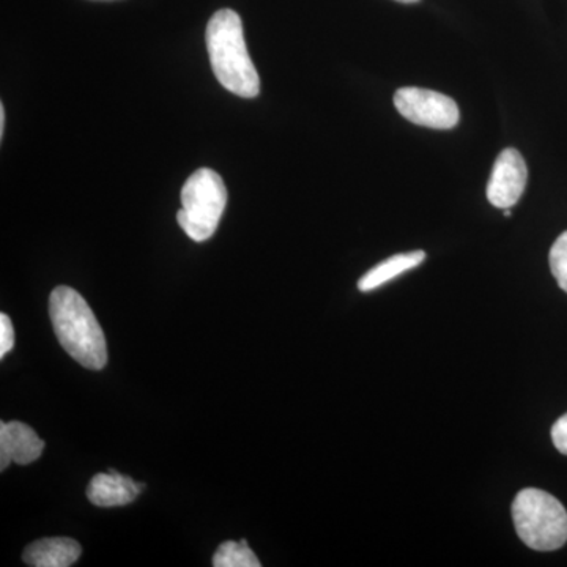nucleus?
Wrapping results in <instances>:
<instances>
[{"label": "nucleus", "mask_w": 567, "mask_h": 567, "mask_svg": "<svg viewBox=\"0 0 567 567\" xmlns=\"http://www.w3.org/2000/svg\"><path fill=\"white\" fill-rule=\"evenodd\" d=\"M208 58L216 80L227 91L244 99H256L260 93V78L246 48L244 22L237 11H216L208 21Z\"/></svg>", "instance_id": "nucleus-1"}, {"label": "nucleus", "mask_w": 567, "mask_h": 567, "mask_svg": "<svg viewBox=\"0 0 567 567\" xmlns=\"http://www.w3.org/2000/svg\"><path fill=\"white\" fill-rule=\"evenodd\" d=\"M50 317L66 353L84 368L102 371L107 363L106 339L87 301L71 287H58L50 297Z\"/></svg>", "instance_id": "nucleus-2"}, {"label": "nucleus", "mask_w": 567, "mask_h": 567, "mask_svg": "<svg viewBox=\"0 0 567 567\" xmlns=\"http://www.w3.org/2000/svg\"><path fill=\"white\" fill-rule=\"evenodd\" d=\"M513 518L522 543L533 550L554 551L567 543V511L554 495L524 488L513 503Z\"/></svg>", "instance_id": "nucleus-3"}, {"label": "nucleus", "mask_w": 567, "mask_h": 567, "mask_svg": "<svg viewBox=\"0 0 567 567\" xmlns=\"http://www.w3.org/2000/svg\"><path fill=\"white\" fill-rule=\"evenodd\" d=\"M226 204L227 189L221 175L203 167L183 185L177 221L192 240L203 244L218 229Z\"/></svg>", "instance_id": "nucleus-4"}, {"label": "nucleus", "mask_w": 567, "mask_h": 567, "mask_svg": "<svg viewBox=\"0 0 567 567\" xmlns=\"http://www.w3.org/2000/svg\"><path fill=\"white\" fill-rule=\"evenodd\" d=\"M394 106L406 121L427 128L451 130L461 118L453 99L427 89H399L394 93Z\"/></svg>", "instance_id": "nucleus-5"}, {"label": "nucleus", "mask_w": 567, "mask_h": 567, "mask_svg": "<svg viewBox=\"0 0 567 567\" xmlns=\"http://www.w3.org/2000/svg\"><path fill=\"white\" fill-rule=\"evenodd\" d=\"M528 169L524 156L516 148L499 153L487 185L488 203L496 208H513L527 188Z\"/></svg>", "instance_id": "nucleus-6"}, {"label": "nucleus", "mask_w": 567, "mask_h": 567, "mask_svg": "<svg viewBox=\"0 0 567 567\" xmlns=\"http://www.w3.org/2000/svg\"><path fill=\"white\" fill-rule=\"evenodd\" d=\"M44 450V442L28 424L20 421L0 424V470L9 468L11 462L28 465L35 462Z\"/></svg>", "instance_id": "nucleus-7"}, {"label": "nucleus", "mask_w": 567, "mask_h": 567, "mask_svg": "<svg viewBox=\"0 0 567 567\" xmlns=\"http://www.w3.org/2000/svg\"><path fill=\"white\" fill-rule=\"evenodd\" d=\"M144 484H136L132 477L121 473H100L92 477L87 487V498L92 505L100 507L125 506L133 503L141 494Z\"/></svg>", "instance_id": "nucleus-8"}, {"label": "nucleus", "mask_w": 567, "mask_h": 567, "mask_svg": "<svg viewBox=\"0 0 567 567\" xmlns=\"http://www.w3.org/2000/svg\"><path fill=\"white\" fill-rule=\"evenodd\" d=\"M82 547L70 537L35 540L22 554L25 565L33 567H70L80 559Z\"/></svg>", "instance_id": "nucleus-9"}, {"label": "nucleus", "mask_w": 567, "mask_h": 567, "mask_svg": "<svg viewBox=\"0 0 567 567\" xmlns=\"http://www.w3.org/2000/svg\"><path fill=\"white\" fill-rule=\"evenodd\" d=\"M424 260L425 252L420 251V249L412 252L395 254V256H391L390 259L383 260V262L371 268V270L358 281V289L364 293L372 292V290L385 286L386 282L393 281L398 276L420 267Z\"/></svg>", "instance_id": "nucleus-10"}, {"label": "nucleus", "mask_w": 567, "mask_h": 567, "mask_svg": "<svg viewBox=\"0 0 567 567\" xmlns=\"http://www.w3.org/2000/svg\"><path fill=\"white\" fill-rule=\"evenodd\" d=\"M213 566L215 567H260L259 558L254 555L248 543L241 539L240 543L227 540L221 544L213 557Z\"/></svg>", "instance_id": "nucleus-11"}, {"label": "nucleus", "mask_w": 567, "mask_h": 567, "mask_svg": "<svg viewBox=\"0 0 567 567\" xmlns=\"http://www.w3.org/2000/svg\"><path fill=\"white\" fill-rule=\"evenodd\" d=\"M550 270L557 279L559 289L567 293V233L559 235L550 249Z\"/></svg>", "instance_id": "nucleus-12"}, {"label": "nucleus", "mask_w": 567, "mask_h": 567, "mask_svg": "<svg viewBox=\"0 0 567 567\" xmlns=\"http://www.w3.org/2000/svg\"><path fill=\"white\" fill-rule=\"evenodd\" d=\"M14 346V330L11 324L10 317L7 315L0 316V358L6 357L7 353L13 349Z\"/></svg>", "instance_id": "nucleus-13"}, {"label": "nucleus", "mask_w": 567, "mask_h": 567, "mask_svg": "<svg viewBox=\"0 0 567 567\" xmlns=\"http://www.w3.org/2000/svg\"><path fill=\"white\" fill-rule=\"evenodd\" d=\"M551 440L559 453L567 456V413L565 416L559 417L557 423L551 427Z\"/></svg>", "instance_id": "nucleus-14"}, {"label": "nucleus", "mask_w": 567, "mask_h": 567, "mask_svg": "<svg viewBox=\"0 0 567 567\" xmlns=\"http://www.w3.org/2000/svg\"><path fill=\"white\" fill-rule=\"evenodd\" d=\"M3 133H6V107L0 104V140H2Z\"/></svg>", "instance_id": "nucleus-15"}, {"label": "nucleus", "mask_w": 567, "mask_h": 567, "mask_svg": "<svg viewBox=\"0 0 567 567\" xmlns=\"http://www.w3.org/2000/svg\"><path fill=\"white\" fill-rule=\"evenodd\" d=\"M398 2H401V3H416V2H420V0H398Z\"/></svg>", "instance_id": "nucleus-16"}]
</instances>
